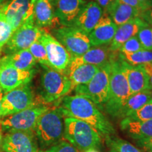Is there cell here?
I'll return each mask as SVG.
<instances>
[{
    "mask_svg": "<svg viewBox=\"0 0 152 152\" xmlns=\"http://www.w3.org/2000/svg\"><path fill=\"white\" fill-rule=\"evenodd\" d=\"M64 117L81 120L92 125L102 135L113 136L115 129L99 108L92 101L83 96H65L61 99L58 107Z\"/></svg>",
    "mask_w": 152,
    "mask_h": 152,
    "instance_id": "obj_1",
    "label": "cell"
},
{
    "mask_svg": "<svg viewBox=\"0 0 152 152\" xmlns=\"http://www.w3.org/2000/svg\"><path fill=\"white\" fill-rule=\"evenodd\" d=\"M130 96L126 74L118 57L111 64L109 98L102 110L111 117L119 118L121 109Z\"/></svg>",
    "mask_w": 152,
    "mask_h": 152,
    "instance_id": "obj_2",
    "label": "cell"
},
{
    "mask_svg": "<svg viewBox=\"0 0 152 152\" xmlns=\"http://www.w3.org/2000/svg\"><path fill=\"white\" fill-rule=\"evenodd\" d=\"M101 135L96 128L85 121L71 117L64 118V140L79 151L99 148L102 144Z\"/></svg>",
    "mask_w": 152,
    "mask_h": 152,
    "instance_id": "obj_3",
    "label": "cell"
},
{
    "mask_svg": "<svg viewBox=\"0 0 152 152\" xmlns=\"http://www.w3.org/2000/svg\"><path fill=\"white\" fill-rule=\"evenodd\" d=\"M64 118L59 108H56L47 110L37 120L34 132L42 149H49L64 138Z\"/></svg>",
    "mask_w": 152,
    "mask_h": 152,
    "instance_id": "obj_4",
    "label": "cell"
},
{
    "mask_svg": "<svg viewBox=\"0 0 152 152\" xmlns=\"http://www.w3.org/2000/svg\"><path fill=\"white\" fill-rule=\"evenodd\" d=\"M39 94L45 103H52L73 90L71 80L66 74L47 66H42Z\"/></svg>",
    "mask_w": 152,
    "mask_h": 152,
    "instance_id": "obj_5",
    "label": "cell"
},
{
    "mask_svg": "<svg viewBox=\"0 0 152 152\" xmlns=\"http://www.w3.org/2000/svg\"><path fill=\"white\" fill-rule=\"evenodd\" d=\"M113 62L101 67L89 83L74 88L76 94L91 100L102 110L109 98L110 74Z\"/></svg>",
    "mask_w": 152,
    "mask_h": 152,
    "instance_id": "obj_6",
    "label": "cell"
},
{
    "mask_svg": "<svg viewBox=\"0 0 152 152\" xmlns=\"http://www.w3.org/2000/svg\"><path fill=\"white\" fill-rule=\"evenodd\" d=\"M52 35L65 47L73 58L82 56L92 47L88 35L74 26L54 28Z\"/></svg>",
    "mask_w": 152,
    "mask_h": 152,
    "instance_id": "obj_7",
    "label": "cell"
},
{
    "mask_svg": "<svg viewBox=\"0 0 152 152\" xmlns=\"http://www.w3.org/2000/svg\"><path fill=\"white\" fill-rule=\"evenodd\" d=\"M49 108L43 104L35 105L18 113L0 119L1 131L8 132L14 130L34 131L37 120Z\"/></svg>",
    "mask_w": 152,
    "mask_h": 152,
    "instance_id": "obj_8",
    "label": "cell"
},
{
    "mask_svg": "<svg viewBox=\"0 0 152 152\" xmlns=\"http://www.w3.org/2000/svg\"><path fill=\"white\" fill-rule=\"evenodd\" d=\"M43 30V28L37 27L35 24L33 17H30L13 33L2 52L7 55L28 49L35 42L39 39Z\"/></svg>",
    "mask_w": 152,
    "mask_h": 152,
    "instance_id": "obj_9",
    "label": "cell"
},
{
    "mask_svg": "<svg viewBox=\"0 0 152 152\" xmlns=\"http://www.w3.org/2000/svg\"><path fill=\"white\" fill-rule=\"evenodd\" d=\"M35 104L34 94L30 83L22 85L4 95L1 102V118L18 113Z\"/></svg>",
    "mask_w": 152,
    "mask_h": 152,
    "instance_id": "obj_10",
    "label": "cell"
},
{
    "mask_svg": "<svg viewBox=\"0 0 152 152\" xmlns=\"http://www.w3.org/2000/svg\"><path fill=\"white\" fill-rule=\"evenodd\" d=\"M39 40L46 49L49 67L66 74L73 59L70 53L54 36L47 33L45 30Z\"/></svg>",
    "mask_w": 152,
    "mask_h": 152,
    "instance_id": "obj_11",
    "label": "cell"
},
{
    "mask_svg": "<svg viewBox=\"0 0 152 152\" xmlns=\"http://www.w3.org/2000/svg\"><path fill=\"white\" fill-rule=\"evenodd\" d=\"M1 149L4 152H38L39 145L34 131L14 130L3 137Z\"/></svg>",
    "mask_w": 152,
    "mask_h": 152,
    "instance_id": "obj_12",
    "label": "cell"
},
{
    "mask_svg": "<svg viewBox=\"0 0 152 152\" xmlns=\"http://www.w3.org/2000/svg\"><path fill=\"white\" fill-rule=\"evenodd\" d=\"M118 54L119 52L111 50L109 45L92 47L83 55L72 59L66 75L68 76L76 68L83 64H92L102 67L117 59Z\"/></svg>",
    "mask_w": 152,
    "mask_h": 152,
    "instance_id": "obj_13",
    "label": "cell"
},
{
    "mask_svg": "<svg viewBox=\"0 0 152 152\" xmlns=\"http://www.w3.org/2000/svg\"><path fill=\"white\" fill-rule=\"evenodd\" d=\"M0 12L14 32L33 16V9L30 7V0H8L4 3Z\"/></svg>",
    "mask_w": 152,
    "mask_h": 152,
    "instance_id": "obj_14",
    "label": "cell"
},
{
    "mask_svg": "<svg viewBox=\"0 0 152 152\" xmlns=\"http://www.w3.org/2000/svg\"><path fill=\"white\" fill-rule=\"evenodd\" d=\"M35 68L21 71L0 62V87L7 93L22 85L29 84L36 73Z\"/></svg>",
    "mask_w": 152,
    "mask_h": 152,
    "instance_id": "obj_15",
    "label": "cell"
},
{
    "mask_svg": "<svg viewBox=\"0 0 152 152\" xmlns=\"http://www.w3.org/2000/svg\"><path fill=\"white\" fill-rule=\"evenodd\" d=\"M54 14L63 26H73L80 11L85 5V0H52Z\"/></svg>",
    "mask_w": 152,
    "mask_h": 152,
    "instance_id": "obj_16",
    "label": "cell"
},
{
    "mask_svg": "<svg viewBox=\"0 0 152 152\" xmlns=\"http://www.w3.org/2000/svg\"><path fill=\"white\" fill-rule=\"evenodd\" d=\"M117 28L111 17L108 14H104L94 29L88 34L92 47L110 45L115 35Z\"/></svg>",
    "mask_w": 152,
    "mask_h": 152,
    "instance_id": "obj_17",
    "label": "cell"
},
{
    "mask_svg": "<svg viewBox=\"0 0 152 152\" xmlns=\"http://www.w3.org/2000/svg\"><path fill=\"white\" fill-rule=\"evenodd\" d=\"M103 14L104 11L97 3L96 1H90L85 4L80 11L73 26L88 35Z\"/></svg>",
    "mask_w": 152,
    "mask_h": 152,
    "instance_id": "obj_18",
    "label": "cell"
},
{
    "mask_svg": "<svg viewBox=\"0 0 152 152\" xmlns=\"http://www.w3.org/2000/svg\"><path fill=\"white\" fill-rule=\"evenodd\" d=\"M149 26L141 17H135L131 19L125 24L121 25L117 28L115 35L110 43L111 50L119 52V49L125 42L130 38L137 35L142 28Z\"/></svg>",
    "mask_w": 152,
    "mask_h": 152,
    "instance_id": "obj_19",
    "label": "cell"
},
{
    "mask_svg": "<svg viewBox=\"0 0 152 152\" xmlns=\"http://www.w3.org/2000/svg\"><path fill=\"white\" fill-rule=\"evenodd\" d=\"M121 60L126 74L130 94L149 90V76L142 66H132L125 61Z\"/></svg>",
    "mask_w": 152,
    "mask_h": 152,
    "instance_id": "obj_20",
    "label": "cell"
},
{
    "mask_svg": "<svg viewBox=\"0 0 152 152\" xmlns=\"http://www.w3.org/2000/svg\"><path fill=\"white\" fill-rule=\"evenodd\" d=\"M120 125L121 130L135 141L152 137V119L139 121L124 118Z\"/></svg>",
    "mask_w": 152,
    "mask_h": 152,
    "instance_id": "obj_21",
    "label": "cell"
},
{
    "mask_svg": "<svg viewBox=\"0 0 152 152\" xmlns=\"http://www.w3.org/2000/svg\"><path fill=\"white\" fill-rule=\"evenodd\" d=\"M33 17L35 24L40 28L50 27L58 20L49 0H39L34 4Z\"/></svg>",
    "mask_w": 152,
    "mask_h": 152,
    "instance_id": "obj_22",
    "label": "cell"
},
{
    "mask_svg": "<svg viewBox=\"0 0 152 152\" xmlns=\"http://www.w3.org/2000/svg\"><path fill=\"white\" fill-rule=\"evenodd\" d=\"M0 62L21 71L33 69L37 63L28 49L4 55L0 58Z\"/></svg>",
    "mask_w": 152,
    "mask_h": 152,
    "instance_id": "obj_23",
    "label": "cell"
},
{
    "mask_svg": "<svg viewBox=\"0 0 152 152\" xmlns=\"http://www.w3.org/2000/svg\"><path fill=\"white\" fill-rule=\"evenodd\" d=\"M140 13L141 12L138 9L118 0L109 15L114 23L116 25L117 27H118L131 19L135 17H140Z\"/></svg>",
    "mask_w": 152,
    "mask_h": 152,
    "instance_id": "obj_24",
    "label": "cell"
},
{
    "mask_svg": "<svg viewBox=\"0 0 152 152\" xmlns=\"http://www.w3.org/2000/svg\"><path fill=\"white\" fill-rule=\"evenodd\" d=\"M149 90L130 94L120 113V118L128 117L146 104L151 102Z\"/></svg>",
    "mask_w": 152,
    "mask_h": 152,
    "instance_id": "obj_25",
    "label": "cell"
},
{
    "mask_svg": "<svg viewBox=\"0 0 152 152\" xmlns=\"http://www.w3.org/2000/svg\"><path fill=\"white\" fill-rule=\"evenodd\" d=\"M100 68L101 66L92 64H83L76 68L68 75L71 81L73 89L79 85H84L89 83Z\"/></svg>",
    "mask_w": 152,
    "mask_h": 152,
    "instance_id": "obj_26",
    "label": "cell"
},
{
    "mask_svg": "<svg viewBox=\"0 0 152 152\" xmlns=\"http://www.w3.org/2000/svg\"><path fill=\"white\" fill-rule=\"evenodd\" d=\"M118 57L132 66H138L152 62V51L142 50L134 53L120 52Z\"/></svg>",
    "mask_w": 152,
    "mask_h": 152,
    "instance_id": "obj_27",
    "label": "cell"
},
{
    "mask_svg": "<svg viewBox=\"0 0 152 152\" xmlns=\"http://www.w3.org/2000/svg\"><path fill=\"white\" fill-rule=\"evenodd\" d=\"M106 141L110 148H113L117 152H142L130 142L113 135L106 137Z\"/></svg>",
    "mask_w": 152,
    "mask_h": 152,
    "instance_id": "obj_28",
    "label": "cell"
},
{
    "mask_svg": "<svg viewBox=\"0 0 152 152\" xmlns=\"http://www.w3.org/2000/svg\"><path fill=\"white\" fill-rule=\"evenodd\" d=\"M28 50L30 51V52L31 53L33 56L35 58L36 61L39 63L41 66H49L46 49H45V46L39 39L35 42L28 48Z\"/></svg>",
    "mask_w": 152,
    "mask_h": 152,
    "instance_id": "obj_29",
    "label": "cell"
},
{
    "mask_svg": "<svg viewBox=\"0 0 152 152\" xmlns=\"http://www.w3.org/2000/svg\"><path fill=\"white\" fill-rule=\"evenodd\" d=\"M14 33L12 28L6 20L3 14L0 12V53L2 52L5 45L10 39Z\"/></svg>",
    "mask_w": 152,
    "mask_h": 152,
    "instance_id": "obj_30",
    "label": "cell"
},
{
    "mask_svg": "<svg viewBox=\"0 0 152 152\" xmlns=\"http://www.w3.org/2000/svg\"><path fill=\"white\" fill-rule=\"evenodd\" d=\"M128 118L132 121H144L152 119V101L146 104L137 111L129 115Z\"/></svg>",
    "mask_w": 152,
    "mask_h": 152,
    "instance_id": "obj_31",
    "label": "cell"
},
{
    "mask_svg": "<svg viewBox=\"0 0 152 152\" xmlns=\"http://www.w3.org/2000/svg\"><path fill=\"white\" fill-rule=\"evenodd\" d=\"M137 36L145 50L152 51V28L147 26L142 28Z\"/></svg>",
    "mask_w": 152,
    "mask_h": 152,
    "instance_id": "obj_32",
    "label": "cell"
},
{
    "mask_svg": "<svg viewBox=\"0 0 152 152\" xmlns=\"http://www.w3.org/2000/svg\"><path fill=\"white\" fill-rule=\"evenodd\" d=\"M142 50L145 49L139 40L137 36H134L123 44L122 47L120 48L119 52L122 53H134Z\"/></svg>",
    "mask_w": 152,
    "mask_h": 152,
    "instance_id": "obj_33",
    "label": "cell"
},
{
    "mask_svg": "<svg viewBox=\"0 0 152 152\" xmlns=\"http://www.w3.org/2000/svg\"><path fill=\"white\" fill-rule=\"evenodd\" d=\"M45 152H80L73 145L66 140H61L46 149Z\"/></svg>",
    "mask_w": 152,
    "mask_h": 152,
    "instance_id": "obj_34",
    "label": "cell"
},
{
    "mask_svg": "<svg viewBox=\"0 0 152 152\" xmlns=\"http://www.w3.org/2000/svg\"><path fill=\"white\" fill-rule=\"evenodd\" d=\"M117 1L118 0H96V2L103 10L104 14L108 15Z\"/></svg>",
    "mask_w": 152,
    "mask_h": 152,
    "instance_id": "obj_35",
    "label": "cell"
},
{
    "mask_svg": "<svg viewBox=\"0 0 152 152\" xmlns=\"http://www.w3.org/2000/svg\"><path fill=\"white\" fill-rule=\"evenodd\" d=\"M140 17H141L149 26H152V0H151L149 7L142 11Z\"/></svg>",
    "mask_w": 152,
    "mask_h": 152,
    "instance_id": "obj_36",
    "label": "cell"
},
{
    "mask_svg": "<svg viewBox=\"0 0 152 152\" xmlns=\"http://www.w3.org/2000/svg\"><path fill=\"white\" fill-rule=\"evenodd\" d=\"M140 147L147 151V152H152V137L149 139H144L136 141Z\"/></svg>",
    "mask_w": 152,
    "mask_h": 152,
    "instance_id": "obj_37",
    "label": "cell"
},
{
    "mask_svg": "<svg viewBox=\"0 0 152 152\" xmlns=\"http://www.w3.org/2000/svg\"><path fill=\"white\" fill-rule=\"evenodd\" d=\"M121 2L126 4H128L131 6V7H134L137 9H138L140 12H142V10H143V8H142V6L141 4L140 3V1L138 0H119ZM141 14V13H140Z\"/></svg>",
    "mask_w": 152,
    "mask_h": 152,
    "instance_id": "obj_38",
    "label": "cell"
},
{
    "mask_svg": "<svg viewBox=\"0 0 152 152\" xmlns=\"http://www.w3.org/2000/svg\"><path fill=\"white\" fill-rule=\"evenodd\" d=\"M140 66H142V68L144 70V71L147 73V74L149 76V77L152 75V62L142 64V65Z\"/></svg>",
    "mask_w": 152,
    "mask_h": 152,
    "instance_id": "obj_39",
    "label": "cell"
},
{
    "mask_svg": "<svg viewBox=\"0 0 152 152\" xmlns=\"http://www.w3.org/2000/svg\"><path fill=\"white\" fill-rule=\"evenodd\" d=\"M140 1V3L141 4L142 6V8H143V10H144L146 8H147L149 7V5L151 3V0H138ZM142 10V11H143Z\"/></svg>",
    "mask_w": 152,
    "mask_h": 152,
    "instance_id": "obj_40",
    "label": "cell"
},
{
    "mask_svg": "<svg viewBox=\"0 0 152 152\" xmlns=\"http://www.w3.org/2000/svg\"><path fill=\"white\" fill-rule=\"evenodd\" d=\"M5 93L3 92V90H1V87H0V118H1V102H2V99L4 97V95Z\"/></svg>",
    "mask_w": 152,
    "mask_h": 152,
    "instance_id": "obj_41",
    "label": "cell"
},
{
    "mask_svg": "<svg viewBox=\"0 0 152 152\" xmlns=\"http://www.w3.org/2000/svg\"><path fill=\"white\" fill-rule=\"evenodd\" d=\"M38 1H39V0H30V7H31L32 9H33L34 4H35Z\"/></svg>",
    "mask_w": 152,
    "mask_h": 152,
    "instance_id": "obj_42",
    "label": "cell"
},
{
    "mask_svg": "<svg viewBox=\"0 0 152 152\" xmlns=\"http://www.w3.org/2000/svg\"><path fill=\"white\" fill-rule=\"evenodd\" d=\"M2 140H3V134H2V132H1V130L0 129V147H1V143H2Z\"/></svg>",
    "mask_w": 152,
    "mask_h": 152,
    "instance_id": "obj_43",
    "label": "cell"
},
{
    "mask_svg": "<svg viewBox=\"0 0 152 152\" xmlns=\"http://www.w3.org/2000/svg\"><path fill=\"white\" fill-rule=\"evenodd\" d=\"M149 90H152V75L149 77Z\"/></svg>",
    "mask_w": 152,
    "mask_h": 152,
    "instance_id": "obj_44",
    "label": "cell"
},
{
    "mask_svg": "<svg viewBox=\"0 0 152 152\" xmlns=\"http://www.w3.org/2000/svg\"><path fill=\"white\" fill-rule=\"evenodd\" d=\"M83 152H100V151H99L98 150H96V149H90L86 150V151H83Z\"/></svg>",
    "mask_w": 152,
    "mask_h": 152,
    "instance_id": "obj_45",
    "label": "cell"
},
{
    "mask_svg": "<svg viewBox=\"0 0 152 152\" xmlns=\"http://www.w3.org/2000/svg\"><path fill=\"white\" fill-rule=\"evenodd\" d=\"M5 2V0H0V9H1V7H2V5L4 4V3Z\"/></svg>",
    "mask_w": 152,
    "mask_h": 152,
    "instance_id": "obj_46",
    "label": "cell"
},
{
    "mask_svg": "<svg viewBox=\"0 0 152 152\" xmlns=\"http://www.w3.org/2000/svg\"><path fill=\"white\" fill-rule=\"evenodd\" d=\"M109 152H117L116 151H115V149H113V148H110V151Z\"/></svg>",
    "mask_w": 152,
    "mask_h": 152,
    "instance_id": "obj_47",
    "label": "cell"
},
{
    "mask_svg": "<svg viewBox=\"0 0 152 152\" xmlns=\"http://www.w3.org/2000/svg\"><path fill=\"white\" fill-rule=\"evenodd\" d=\"M149 94H150V97H151V100L152 101V90H149Z\"/></svg>",
    "mask_w": 152,
    "mask_h": 152,
    "instance_id": "obj_48",
    "label": "cell"
},
{
    "mask_svg": "<svg viewBox=\"0 0 152 152\" xmlns=\"http://www.w3.org/2000/svg\"><path fill=\"white\" fill-rule=\"evenodd\" d=\"M38 152H45V151H43V150H40V151H38Z\"/></svg>",
    "mask_w": 152,
    "mask_h": 152,
    "instance_id": "obj_49",
    "label": "cell"
}]
</instances>
